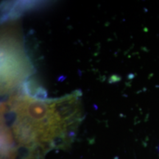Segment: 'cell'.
<instances>
[{
    "label": "cell",
    "instance_id": "obj_1",
    "mask_svg": "<svg viewBox=\"0 0 159 159\" xmlns=\"http://www.w3.org/2000/svg\"><path fill=\"white\" fill-rule=\"evenodd\" d=\"M56 112L58 113L61 119H66L74 112V105L71 101H63L55 105Z\"/></svg>",
    "mask_w": 159,
    "mask_h": 159
},
{
    "label": "cell",
    "instance_id": "obj_2",
    "mask_svg": "<svg viewBox=\"0 0 159 159\" xmlns=\"http://www.w3.org/2000/svg\"><path fill=\"white\" fill-rule=\"evenodd\" d=\"M29 113L33 118L41 119L47 113V108L43 104L35 102V104H32L30 106Z\"/></svg>",
    "mask_w": 159,
    "mask_h": 159
}]
</instances>
